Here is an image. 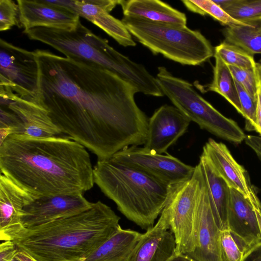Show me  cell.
<instances>
[{
    "instance_id": "cell-39",
    "label": "cell",
    "mask_w": 261,
    "mask_h": 261,
    "mask_svg": "<svg viewBox=\"0 0 261 261\" xmlns=\"http://www.w3.org/2000/svg\"><path fill=\"white\" fill-rule=\"evenodd\" d=\"M258 86L261 90V63H257L254 68Z\"/></svg>"
},
{
    "instance_id": "cell-25",
    "label": "cell",
    "mask_w": 261,
    "mask_h": 261,
    "mask_svg": "<svg viewBox=\"0 0 261 261\" xmlns=\"http://www.w3.org/2000/svg\"><path fill=\"white\" fill-rule=\"evenodd\" d=\"M225 41L254 55L261 54V25H231L223 31Z\"/></svg>"
},
{
    "instance_id": "cell-19",
    "label": "cell",
    "mask_w": 261,
    "mask_h": 261,
    "mask_svg": "<svg viewBox=\"0 0 261 261\" xmlns=\"http://www.w3.org/2000/svg\"><path fill=\"white\" fill-rule=\"evenodd\" d=\"M169 218L163 209L156 224L142 234L125 261H167L176 253Z\"/></svg>"
},
{
    "instance_id": "cell-20",
    "label": "cell",
    "mask_w": 261,
    "mask_h": 261,
    "mask_svg": "<svg viewBox=\"0 0 261 261\" xmlns=\"http://www.w3.org/2000/svg\"><path fill=\"white\" fill-rule=\"evenodd\" d=\"M254 208L243 194L230 188L228 229L245 252L261 242V232Z\"/></svg>"
},
{
    "instance_id": "cell-5",
    "label": "cell",
    "mask_w": 261,
    "mask_h": 261,
    "mask_svg": "<svg viewBox=\"0 0 261 261\" xmlns=\"http://www.w3.org/2000/svg\"><path fill=\"white\" fill-rule=\"evenodd\" d=\"M93 175L94 184L125 217L146 230L154 226L171 186L111 157L98 160Z\"/></svg>"
},
{
    "instance_id": "cell-18",
    "label": "cell",
    "mask_w": 261,
    "mask_h": 261,
    "mask_svg": "<svg viewBox=\"0 0 261 261\" xmlns=\"http://www.w3.org/2000/svg\"><path fill=\"white\" fill-rule=\"evenodd\" d=\"M36 198L1 174V241H13L26 229L21 221L22 210L25 205Z\"/></svg>"
},
{
    "instance_id": "cell-31",
    "label": "cell",
    "mask_w": 261,
    "mask_h": 261,
    "mask_svg": "<svg viewBox=\"0 0 261 261\" xmlns=\"http://www.w3.org/2000/svg\"><path fill=\"white\" fill-rule=\"evenodd\" d=\"M232 77L256 100L257 82L254 69H246L228 65Z\"/></svg>"
},
{
    "instance_id": "cell-32",
    "label": "cell",
    "mask_w": 261,
    "mask_h": 261,
    "mask_svg": "<svg viewBox=\"0 0 261 261\" xmlns=\"http://www.w3.org/2000/svg\"><path fill=\"white\" fill-rule=\"evenodd\" d=\"M15 25L21 28L18 4L12 0H0V31L10 30Z\"/></svg>"
},
{
    "instance_id": "cell-37",
    "label": "cell",
    "mask_w": 261,
    "mask_h": 261,
    "mask_svg": "<svg viewBox=\"0 0 261 261\" xmlns=\"http://www.w3.org/2000/svg\"><path fill=\"white\" fill-rule=\"evenodd\" d=\"M12 261H38L30 253L22 249L18 248Z\"/></svg>"
},
{
    "instance_id": "cell-23",
    "label": "cell",
    "mask_w": 261,
    "mask_h": 261,
    "mask_svg": "<svg viewBox=\"0 0 261 261\" xmlns=\"http://www.w3.org/2000/svg\"><path fill=\"white\" fill-rule=\"evenodd\" d=\"M142 234L120 227L93 251L85 261H125Z\"/></svg>"
},
{
    "instance_id": "cell-9",
    "label": "cell",
    "mask_w": 261,
    "mask_h": 261,
    "mask_svg": "<svg viewBox=\"0 0 261 261\" xmlns=\"http://www.w3.org/2000/svg\"><path fill=\"white\" fill-rule=\"evenodd\" d=\"M200 178L199 165L192 177L171 186L164 210L168 213L170 230L176 244V253L188 254L193 249L196 205Z\"/></svg>"
},
{
    "instance_id": "cell-7",
    "label": "cell",
    "mask_w": 261,
    "mask_h": 261,
    "mask_svg": "<svg viewBox=\"0 0 261 261\" xmlns=\"http://www.w3.org/2000/svg\"><path fill=\"white\" fill-rule=\"evenodd\" d=\"M158 69L155 78L163 94L191 121L229 141L240 143L245 140L246 135L238 124L216 110L190 83L174 76L164 66Z\"/></svg>"
},
{
    "instance_id": "cell-22",
    "label": "cell",
    "mask_w": 261,
    "mask_h": 261,
    "mask_svg": "<svg viewBox=\"0 0 261 261\" xmlns=\"http://www.w3.org/2000/svg\"><path fill=\"white\" fill-rule=\"evenodd\" d=\"M208 193L216 223L220 230L228 229L230 188L215 172L206 158L201 154L198 163Z\"/></svg>"
},
{
    "instance_id": "cell-15",
    "label": "cell",
    "mask_w": 261,
    "mask_h": 261,
    "mask_svg": "<svg viewBox=\"0 0 261 261\" xmlns=\"http://www.w3.org/2000/svg\"><path fill=\"white\" fill-rule=\"evenodd\" d=\"M56 3L75 11L109 35L120 45L134 46L136 42L121 20L110 12L119 5V0H60Z\"/></svg>"
},
{
    "instance_id": "cell-36",
    "label": "cell",
    "mask_w": 261,
    "mask_h": 261,
    "mask_svg": "<svg viewBox=\"0 0 261 261\" xmlns=\"http://www.w3.org/2000/svg\"><path fill=\"white\" fill-rule=\"evenodd\" d=\"M256 131L261 135V90L258 84L256 96Z\"/></svg>"
},
{
    "instance_id": "cell-21",
    "label": "cell",
    "mask_w": 261,
    "mask_h": 261,
    "mask_svg": "<svg viewBox=\"0 0 261 261\" xmlns=\"http://www.w3.org/2000/svg\"><path fill=\"white\" fill-rule=\"evenodd\" d=\"M123 16L185 26L187 17L181 12L166 3L159 0H119Z\"/></svg>"
},
{
    "instance_id": "cell-40",
    "label": "cell",
    "mask_w": 261,
    "mask_h": 261,
    "mask_svg": "<svg viewBox=\"0 0 261 261\" xmlns=\"http://www.w3.org/2000/svg\"><path fill=\"white\" fill-rule=\"evenodd\" d=\"M261 232V210L254 208Z\"/></svg>"
},
{
    "instance_id": "cell-6",
    "label": "cell",
    "mask_w": 261,
    "mask_h": 261,
    "mask_svg": "<svg viewBox=\"0 0 261 261\" xmlns=\"http://www.w3.org/2000/svg\"><path fill=\"white\" fill-rule=\"evenodd\" d=\"M121 21L132 36L153 54L182 65H199L214 56L210 42L199 31L187 25L128 16Z\"/></svg>"
},
{
    "instance_id": "cell-12",
    "label": "cell",
    "mask_w": 261,
    "mask_h": 261,
    "mask_svg": "<svg viewBox=\"0 0 261 261\" xmlns=\"http://www.w3.org/2000/svg\"><path fill=\"white\" fill-rule=\"evenodd\" d=\"M82 193L63 194L39 196L25 205L22 223L30 229L82 213L92 206Z\"/></svg>"
},
{
    "instance_id": "cell-8",
    "label": "cell",
    "mask_w": 261,
    "mask_h": 261,
    "mask_svg": "<svg viewBox=\"0 0 261 261\" xmlns=\"http://www.w3.org/2000/svg\"><path fill=\"white\" fill-rule=\"evenodd\" d=\"M1 142L12 134L45 138L62 133L54 124L47 111L37 102L23 99L0 88Z\"/></svg>"
},
{
    "instance_id": "cell-34",
    "label": "cell",
    "mask_w": 261,
    "mask_h": 261,
    "mask_svg": "<svg viewBox=\"0 0 261 261\" xmlns=\"http://www.w3.org/2000/svg\"><path fill=\"white\" fill-rule=\"evenodd\" d=\"M241 261H261V242L246 251Z\"/></svg>"
},
{
    "instance_id": "cell-2",
    "label": "cell",
    "mask_w": 261,
    "mask_h": 261,
    "mask_svg": "<svg viewBox=\"0 0 261 261\" xmlns=\"http://www.w3.org/2000/svg\"><path fill=\"white\" fill-rule=\"evenodd\" d=\"M0 169L36 197L83 194L94 184L89 153L68 138L9 135L0 143Z\"/></svg>"
},
{
    "instance_id": "cell-28",
    "label": "cell",
    "mask_w": 261,
    "mask_h": 261,
    "mask_svg": "<svg viewBox=\"0 0 261 261\" xmlns=\"http://www.w3.org/2000/svg\"><path fill=\"white\" fill-rule=\"evenodd\" d=\"M234 19L249 24L261 22V0H236L223 9Z\"/></svg>"
},
{
    "instance_id": "cell-1",
    "label": "cell",
    "mask_w": 261,
    "mask_h": 261,
    "mask_svg": "<svg viewBox=\"0 0 261 261\" xmlns=\"http://www.w3.org/2000/svg\"><path fill=\"white\" fill-rule=\"evenodd\" d=\"M38 101L62 134L98 160L129 146L144 145L148 119L137 106L132 84L95 64L42 49Z\"/></svg>"
},
{
    "instance_id": "cell-35",
    "label": "cell",
    "mask_w": 261,
    "mask_h": 261,
    "mask_svg": "<svg viewBox=\"0 0 261 261\" xmlns=\"http://www.w3.org/2000/svg\"><path fill=\"white\" fill-rule=\"evenodd\" d=\"M245 141L246 143L255 152L261 160V137L248 135L246 136Z\"/></svg>"
},
{
    "instance_id": "cell-38",
    "label": "cell",
    "mask_w": 261,
    "mask_h": 261,
    "mask_svg": "<svg viewBox=\"0 0 261 261\" xmlns=\"http://www.w3.org/2000/svg\"><path fill=\"white\" fill-rule=\"evenodd\" d=\"M167 261H196L189 256L184 254L175 253Z\"/></svg>"
},
{
    "instance_id": "cell-13",
    "label": "cell",
    "mask_w": 261,
    "mask_h": 261,
    "mask_svg": "<svg viewBox=\"0 0 261 261\" xmlns=\"http://www.w3.org/2000/svg\"><path fill=\"white\" fill-rule=\"evenodd\" d=\"M220 231L214 217L207 187L200 169L195 214L194 246L192 251L187 255L196 261H220L219 249Z\"/></svg>"
},
{
    "instance_id": "cell-24",
    "label": "cell",
    "mask_w": 261,
    "mask_h": 261,
    "mask_svg": "<svg viewBox=\"0 0 261 261\" xmlns=\"http://www.w3.org/2000/svg\"><path fill=\"white\" fill-rule=\"evenodd\" d=\"M215 63L213 79L207 91L218 93L225 98L242 115V109L234 80L228 65L214 53Z\"/></svg>"
},
{
    "instance_id": "cell-10",
    "label": "cell",
    "mask_w": 261,
    "mask_h": 261,
    "mask_svg": "<svg viewBox=\"0 0 261 261\" xmlns=\"http://www.w3.org/2000/svg\"><path fill=\"white\" fill-rule=\"evenodd\" d=\"M0 88L38 102L39 68L34 51L0 39Z\"/></svg>"
},
{
    "instance_id": "cell-29",
    "label": "cell",
    "mask_w": 261,
    "mask_h": 261,
    "mask_svg": "<svg viewBox=\"0 0 261 261\" xmlns=\"http://www.w3.org/2000/svg\"><path fill=\"white\" fill-rule=\"evenodd\" d=\"M219 249L220 261H241L245 253L228 229L221 230Z\"/></svg>"
},
{
    "instance_id": "cell-33",
    "label": "cell",
    "mask_w": 261,
    "mask_h": 261,
    "mask_svg": "<svg viewBox=\"0 0 261 261\" xmlns=\"http://www.w3.org/2000/svg\"><path fill=\"white\" fill-rule=\"evenodd\" d=\"M17 250L13 241H4L0 245V261H12Z\"/></svg>"
},
{
    "instance_id": "cell-26",
    "label": "cell",
    "mask_w": 261,
    "mask_h": 261,
    "mask_svg": "<svg viewBox=\"0 0 261 261\" xmlns=\"http://www.w3.org/2000/svg\"><path fill=\"white\" fill-rule=\"evenodd\" d=\"M181 2L189 11L203 16L208 15L227 27H253L258 24H249L234 19L213 0H183Z\"/></svg>"
},
{
    "instance_id": "cell-16",
    "label": "cell",
    "mask_w": 261,
    "mask_h": 261,
    "mask_svg": "<svg viewBox=\"0 0 261 261\" xmlns=\"http://www.w3.org/2000/svg\"><path fill=\"white\" fill-rule=\"evenodd\" d=\"M21 28L46 27L70 30L80 22L79 15L69 8L48 0H18Z\"/></svg>"
},
{
    "instance_id": "cell-17",
    "label": "cell",
    "mask_w": 261,
    "mask_h": 261,
    "mask_svg": "<svg viewBox=\"0 0 261 261\" xmlns=\"http://www.w3.org/2000/svg\"><path fill=\"white\" fill-rule=\"evenodd\" d=\"M201 154L230 188L240 192L255 208L261 210L260 203L250 184L245 170L234 159L225 144L210 138L204 145Z\"/></svg>"
},
{
    "instance_id": "cell-11",
    "label": "cell",
    "mask_w": 261,
    "mask_h": 261,
    "mask_svg": "<svg viewBox=\"0 0 261 261\" xmlns=\"http://www.w3.org/2000/svg\"><path fill=\"white\" fill-rule=\"evenodd\" d=\"M111 158L141 171L169 186L190 179L195 167L185 164L168 153L165 155L154 153L138 146L126 147Z\"/></svg>"
},
{
    "instance_id": "cell-4",
    "label": "cell",
    "mask_w": 261,
    "mask_h": 261,
    "mask_svg": "<svg viewBox=\"0 0 261 261\" xmlns=\"http://www.w3.org/2000/svg\"><path fill=\"white\" fill-rule=\"evenodd\" d=\"M28 37L48 45L72 59L100 66L132 84L145 95L161 97L155 77L142 64L131 60L79 22L70 30L36 27L23 31Z\"/></svg>"
},
{
    "instance_id": "cell-14",
    "label": "cell",
    "mask_w": 261,
    "mask_h": 261,
    "mask_svg": "<svg viewBox=\"0 0 261 261\" xmlns=\"http://www.w3.org/2000/svg\"><path fill=\"white\" fill-rule=\"evenodd\" d=\"M191 121L175 106H162L148 119L143 147L154 153H168V149L187 132Z\"/></svg>"
},
{
    "instance_id": "cell-27",
    "label": "cell",
    "mask_w": 261,
    "mask_h": 261,
    "mask_svg": "<svg viewBox=\"0 0 261 261\" xmlns=\"http://www.w3.org/2000/svg\"><path fill=\"white\" fill-rule=\"evenodd\" d=\"M214 53L227 65L246 69H254L256 65L253 55L225 41L215 47Z\"/></svg>"
},
{
    "instance_id": "cell-3",
    "label": "cell",
    "mask_w": 261,
    "mask_h": 261,
    "mask_svg": "<svg viewBox=\"0 0 261 261\" xmlns=\"http://www.w3.org/2000/svg\"><path fill=\"white\" fill-rule=\"evenodd\" d=\"M120 219L98 201L79 214L26 229L13 241L38 261H85L121 227Z\"/></svg>"
},
{
    "instance_id": "cell-30",
    "label": "cell",
    "mask_w": 261,
    "mask_h": 261,
    "mask_svg": "<svg viewBox=\"0 0 261 261\" xmlns=\"http://www.w3.org/2000/svg\"><path fill=\"white\" fill-rule=\"evenodd\" d=\"M234 83L242 109V115L246 119V128L256 131V100L237 82L234 80Z\"/></svg>"
}]
</instances>
